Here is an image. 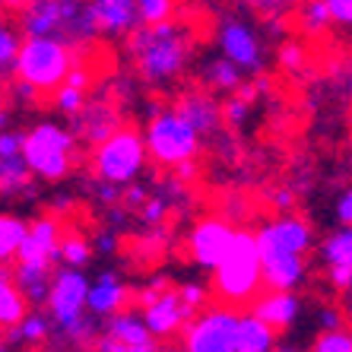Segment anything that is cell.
<instances>
[{"instance_id":"28","label":"cell","mask_w":352,"mask_h":352,"mask_svg":"<svg viewBox=\"0 0 352 352\" xmlns=\"http://www.w3.org/2000/svg\"><path fill=\"white\" fill-rule=\"evenodd\" d=\"M318 257L324 261V267H349L352 270V226H340L336 232H330L318 245Z\"/></svg>"},{"instance_id":"2","label":"cell","mask_w":352,"mask_h":352,"mask_svg":"<svg viewBox=\"0 0 352 352\" xmlns=\"http://www.w3.org/2000/svg\"><path fill=\"white\" fill-rule=\"evenodd\" d=\"M76 67V48L54 35H25L16 51L13 80L32 86L38 96H51Z\"/></svg>"},{"instance_id":"1","label":"cell","mask_w":352,"mask_h":352,"mask_svg":"<svg viewBox=\"0 0 352 352\" xmlns=\"http://www.w3.org/2000/svg\"><path fill=\"white\" fill-rule=\"evenodd\" d=\"M133 70L149 86H172L188 74L197 54V29L184 19H165L156 25H137L127 35Z\"/></svg>"},{"instance_id":"44","label":"cell","mask_w":352,"mask_h":352,"mask_svg":"<svg viewBox=\"0 0 352 352\" xmlns=\"http://www.w3.org/2000/svg\"><path fill=\"white\" fill-rule=\"evenodd\" d=\"M327 283L333 289H340V292H346L352 283V270L349 267H327Z\"/></svg>"},{"instance_id":"17","label":"cell","mask_w":352,"mask_h":352,"mask_svg":"<svg viewBox=\"0 0 352 352\" xmlns=\"http://www.w3.org/2000/svg\"><path fill=\"white\" fill-rule=\"evenodd\" d=\"M121 115H118V108L108 102V98H86L82 102V108L76 111L74 118H70V131L76 133V140H86V143H92L96 146L98 140H105L108 133L115 131V127H121Z\"/></svg>"},{"instance_id":"22","label":"cell","mask_w":352,"mask_h":352,"mask_svg":"<svg viewBox=\"0 0 352 352\" xmlns=\"http://www.w3.org/2000/svg\"><path fill=\"white\" fill-rule=\"evenodd\" d=\"M105 320V327H102V333H108L111 340H118V343L124 346H153L156 340H153V333L146 330V324H143V314L137 311H115V314H108Z\"/></svg>"},{"instance_id":"53","label":"cell","mask_w":352,"mask_h":352,"mask_svg":"<svg viewBox=\"0 0 352 352\" xmlns=\"http://www.w3.org/2000/svg\"><path fill=\"white\" fill-rule=\"evenodd\" d=\"M343 318L349 320V327H352V295H349V302H346V311H343Z\"/></svg>"},{"instance_id":"32","label":"cell","mask_w":352,"mask_h":352,"mask_svg":"<svg viewBox=\"0 0 352 352\" xmlns=\"http://www.w3.org/2000/svg\"><path fill=\"white\" fill-rule=\"evenodd\" d=\"M251 96H254V92L245 89V86L238 92H229V98L222 102V124L241 127V124L248 121V115H251Z\"/></svg>"},{"instance_id":"30","label":"cell","mask_w":352,"mask_h":352,"mask_svg":"<svg viewBox=\"0 0 352 352\" xmlns=\"http://www.w3.org/2000/svg\"><path fill=\"white\" fill-rule=\"evenodd\" d=\"M7 343H29V346H41L51 336V318L41 311H25L23 320H19L13 330H3Z\"/></svg>"},{"instance_id":"46","label":"cell","mask_w":352,"mask_h":352,"mask_svg":"<svg viewBox=\"0 0 352 352\" xmlns=\"http://www.w3.org/2000/svg\"><path fill=\"white\" fill-rule=\"evenodd\" d=\"M96 194H98V200H105V204H118V200H121V188H118V184H108V181H96Z\"/></svg>"},{"instance_id":"39","label":"cell","mask_w":352,"mask_h":352,"mask_svg":"<svg viewBox=\"0 0 352 352\" xmlns=\"http://www.w3.org/2000/svg\"><path fill=\"white\" fill-rule=\"evenodd\" d=\"M137 213H140L143 226H159V222L165 219V213H168V204H165V197H146V200L137 206Z\"/></svg>"},{"instance_id":"45","label":"cell","mask_w":352,"mask_h":352,"mask_svg":"<svg viewBox=\"0 0 352 352\" xmlns=\"http://www.w3.org/2000/svg\"><path fill=\"white\" fill-rule=\"evenodd\" d=\"M318 324L320 330H336V327H343V311H336V308H320L318 311Z\"/></svg>"},{"instance_id":"56","label":"cell","mask_w":352,"mask_h":352,"mask_svg":"<svg viewBox=\"0 0 352 352\" xmlns=\"http://www.w3.org/2000/svg\"><path fill=\"white\" fill-rule=\"evenodd\" d=\"M346 292H349V295H352V283H349V289H346Z\"/></svg>"},{"instance_id":"23","label":"cell","mask_w":352,"mask_h":352,"mask_svg":"<svg viewBox=\"0 0 352 352\" xmlns=\"http://www.w3.org/2000/svg\"><path fill=\"white\" fill-rule=\"evenodd\" d=\"M276 346V330L267 327L257 314H238L235 352H270Z\"/></svg>"},{"instance_id":"19","label":"cell","mask_w":352,"mask_h":352,"mask_svg":"<svg viewBox=\"0 0 352 352\" xmlns=\"http://www.w3.org/2000/svg\"><path fill=\"white\" fill-rule=\"evenodd\" d=\"M251 314L267 324L273 330H289L302 314V298L295 292H279V289H267V292H257L251 298Z\"/></svg>"},{"instance_id":"54","label":"cell","mask_w":352,"mask_h":352,"mask_svg":"<svg viewBox=\"0 0 352 352\" xmlns=\"http://www.w3.org/2000/svg\"><path fill=\"white\" fill-rule=\"evenodd\" d=\"M270 352H298V349H295V346H273Z\"/></svg>"},{"instance_id":"50","label":"cell","mask_w":352,"mask_h":352,"mask_svg":"<svg viewBox=\"0 0 352 352\" xmlns=\"http://www.w3.org/2000/svg\"><path fill=\"white\" fill-rule=\"evenodd\" d=\"M25 3H29V0H0V10H13V13H19Z\"/></svg>"},{"instance_id":"10","label":"cell","mask_w":352,"mask_h":352,"mask_svg":"<svg viewBox=\"0 0 352 352\" xmlns=\"http://www.w3.org/2000/svg\"><path fill=\"white\" fill-rule=\"evenodd\" d=\"M140 308H143L140 314H143V324H146V330L153 333V340H168V336H175L188 324L190 314H194L188 305H184V298L178 295V289L165 286V279H156L149 289L140 292Z\"/></svg>"},{"instance_id":"20","label":"cell","mask_w":352,"mask_h":352,"mask_svg":"<svg viewBox=\"0 0 352 352\" xmlns=\"http://www.w3.org/2000/svg\"><path fill=\"white\" fill-rule=\"evenodd\" d=\"M308 276V263L302 254H276V257H261V283L267 289H279V292H295Z\"/></svg>"},{"instance_id":"12","label":"cell","mask_w":352,"mask_h":352,"mask_svg":"<svg viewBox=\"0 0 352 352\" xmlns=\"http://www.w3.org/2000/svg\"><path fill=\"white\" fill-rule=\"evenodd\" d=\"M86 289H89V276L86 270H74V267H60L51 273V286H48V318L54 320V327L64 330L70 324L86 314Z\"/></svg>"},{"instance_id":"11","label":"cell","mask_w":352,"mask_h":352,"mask_svg":"<svg viewBox=\"0 0 352 352\" xmlns=\"http://www.w3.org/2000/svg\"><path fill=\"white\" fill-rule=\"evenodd\" d=\"M257 251L261 257H276V254H308L314 248V229L311 222L295 213H279L273 219H263L254 232Z\"/></svg>"},{"instance_id":"8","label":"cell","mask_w":352,"mask_h":352,"mask_svg":"<svg viewBox=\"0 0 352 352\" xmlns=\"http://www.w3.org/2000/svg\"><path fill=\"white\" fill-rule=\"evenodd\" d=\"M235 327L238 311L232 305H216L190 314L181 327L184 352H235Z\"/></svg>"},{"instance_id":"24","label":"cell","mask_w":352,"mask_h":352,"mask_svg":"<svg viewBox=\"0 0 352 352\" xmlns=\"http://www.w3.org/2000/svg\"><path fill=\"white\" fill-rule=\"evenodd\" d=\"M200 80H204V89L226 92V96H229V92H238L245 86V74H241L229 58H222V54L213 60H206L204 70H200Z\"/></svg>"},{"instance_id":"31","label":"cell","mask_w":352,"mask_h":352,"mask_svg":"<svg viewBox=\"0 0 352 352\" xmlns=\"http://www.w3.org/2000/svg\"><path fill=\"white\" fill-rule=\"evenodd\" d=\"M23 45V35H19V25H13L3 10H0V80L13 76V64H16V51Z\"/></svg>"},{"instance_id":"7","label":"cell","mask_w":352,"mask_h":352,"mask_svg":"<svg viewBox=\"0 0 352 352\" xmlns=\"http://www.w3.org/2000/svg\"><path fill=\"white\" fill-rule=\"evenodd\" d=\"M19 32L23 35H54L70 41L74 48L96 38L82 0H29L19 10Z\"/></svg>"},{"instance_id":"47","label":"cell","mask_w":352,"mask_h":352,"mask_svg":"<svg viewBox=\"0 0 352 352\" xmlns=\"http://www.w3.org/2000/svg\"><path fill=\"white\" fill-rule=\"evenodd\" d=\"M336 89L343 92L346 98H352V64H346V67H340V70H336Z\"/></svg>"},{"instance_id":"48","label":"cell","mask_w":352,"mask_h":352,"mask_svg":"<svg viewBox=\"0 0 352 352\" xmlns=\"http://www.w3.org/2000/svg\"><path fill=\"white\" fill-rule=\"evenodd\" d=\"M92 248H98V251H105V254H111V251H118V232H111V229H105L102 235L96 238V245Z\"/></svg>"},{"instance_id":"35","label":"cell","mask_w":352,"mask_h":352,"mask_svg":"<svg viewBox=\"0 0 352 352\" xmlns=\"http://www.w3.org/2000/svg\"><path fill=\"white\" fill-rule=\"evenodd\" d=\"M311 352H352V327L320 330V336L311 343Z\"/></svg>"},{"instance_id":"14","label":"cell","mask_w":352,"mask_h":352,"mask_svg":"<svg viewBox=\"0 0 352 352\" xmlns=\"http://www.w3.org/2000/svg\"><path fill=\"white\" fill-rule=\"evenodd\" d=\"M96 38H127L140 25L137 0H82Z\"/></svg>"},{"instance_id":"5","label":"cell","mask_w":352,"mask_h":352,"mask_svg":"<svg viewBox=\"0 0 352 352\" xmlns=\"http://www.w3.org/2000/svg\"><path fill=\"white\" fill-rule=\"evenodd\" d=\"M140 133H143V143H146V156L162 168H172V172L194 162L200 156V146H204V137L175 108H156L149 115L146 131Z\"/></svg>"},{"instance_id":"4","label":"cell","mask_w":352,"mask_h":352,"mask_svg":"<svg viewBox=\"0 0 352 352\" xmlns=\"http://www.w3.org/2000/svg\"><path fill=\"white\" fill-rule=\"evenodd\" d=\"M76 133L60 121H38L23 131V159L32 178L64 181L76 168Z\"/></svg>"},{"instance_id":"13","label":"cell","mask_w":352,"mask_h":352,"mask_svg":"<svg viewBox=\"0 0 352 352\" xmlns=\"http://www.w3.org/2000/svg\"><path fill=\"white\" fill-rule=\"evenodd\" d=\"M238 226H232L226 216H204L197 219L188 232V254L200 270H213L222 261V254L229 251L232 235Z\"/></svg>"},{"instance_id":"38","label":"cell","mask_w":352,"mask_h":352,"mask_svg":"<svg viewBox=\"0 0 352 352\" xmlns=\"http://www.w3.org/2000/svg\"><path fill=\"white\" fill-rule=\"evenodd\" d=\"M279 64H283V70H289V74H305L308 54H305V48L298 41H289V45H283V51H279Z\"/></svg>"},{"instance_id":"37","label":"cell","mask_w":352,"mask_h":352,"mask_svg":"<svg viewBox=\"0 0 352 352\" xmlns=\"http://www.w3.org/2000/svg\"><path fill=\"white\" fill-rule=\"evenodd\" d=\"M238 3L251 10V13H257V16L270 19V16H286L295 0H238Z\"/></svg>"},{"instance_id":"57","label":"cell","mask_w":352,"mask_h":352,"mask_svg":"<svg viewBox=\"0 0 352 352\" xmlns=\"http://www.w3.org/2000/svg\"><path fill=\"white\" fill-rule=\"evenodd\" d=\"M0 105H3V102H0Z\"/></svg>"},{"instance_id":"49","label":"cell","mask_w":352,"mask_h":352,"mask_svg":"<svg viewBox=\"0 0 352 352\" xmlns=\"http://www.w3.org/2000/svg\"><path fill=\"white\" fill-rule=\"evenodd\" d=\"M273 206H276L279 213H292L295 194H292V190H276V194H273Z\"/></svg>"},{"instance_id":"34","label":"cell","mask_w":352,"mask_h":352,"mask_svg":"<svg viewBox=\"0 0 352 352\" xmlns=\"http://www.w3.org/2000/svg\"><path fill=\"white\" fill-rule=\"evenodd\" d=\"M298 19H302V29L308 35H320L330 29V16L324 0H305L302 10H298Z\"/></svg>"},{"instance_id":"52","label":"cell","mask_w":352,"mask_h":352,"mask_svg":"<svg viewBox=\"0 0 352 352\" xmlns=\"http://www.w3.org/2000/svg\"><path fill=\"white\" fill-rule=\"evenodd\" d=\"M149 352H184V349H175V346H153Z\"/></svg>"},{"instance_id":"27","label":"cell","mask_w":352,"mask_h":352,"mask_svg":"<svg viewBox=\"0 0 352 352\" xmlns=\"http://www.w3.org/2000/svg\"><path fill=\"white\" fill-rule=\"evenodd\" d=\"M96 257V248L82 232H60L58 241V263L60 267H74V270H86L89 261Z\"/></svg>"},{"instance_id":"55","label":"cell","mask_w":352,"mask_h":352,"mask_svg":"<svg viewBox=\"0 0 352 352\" xmlns=\"http://www.w3.org/2000/svg\"><path fill=\"white\" fill-rule=\"evenodd\" d=\"M0 352H13V349H10V343H0Z\"/></svg>"},{"instance_id":"33","label":"cell","mask_w":352,"mask_h":352,"mask_svg":"<svg viewBox=\"0 0 352 352\" xmlns=\"http://www.w3.org/2000/svg\"><path fill=\"white\" fill-rule=\"evenodd\" d=\"M178 13V0H137V19L140 25L165 23Z\"/></svg>"},{"instance_id":"9","label":"cell","mask_w":352,"mask_h":352,"mask_svg":"<svg viewBox=\"0 0 352 352\" xmlns=\"http://www.w3.org/2000/svg\"><path fill=\"white\" fill-rule=\"evenodd\" d=\"M216 45H219L222 58H229L241 74H261L263 64H267V48H263L261 32H257V25L245 16L219 19Z\"/></svg>"},{"instance_id":"41","label":"cell","mask_w":352,"mask_h":352,"mask_svg":"<svg viewBox=\"0 0 352 352\" xmlns=\"http://www.w3.org/2000/svg\"><path fill=\"white\" fill-rule=\"evenodd\" d=\"M178 295L184 298V305H188L190 311H197V308H204V305L210 302V289H206L204 283H181Z\"/></svg>"},{"instance_id":"21","label":"cell","mask_w":352,"mask_h":352,"mask_svg":"<svg viewBox=\"0 0 352 352\" xmlns=\"http://www.w3.org/2000/svg\"><path fill=\"white\" fill-rule=\"evenodd\" d=\"M13 283H16V289L23 292V298L29 302V308H41L45 305V298H48V286H51V273H54V267L51 263H23L16 261V267H13Z\"/></svg>"},{"instance_id":"25","label":"cell","mask_w":352,"mask_h":352,"mask_svg":"<svg viewBox=\"0 0 352 352\" xmlns=\"http://www.w3.org/2000/svg\"><path fill=\"white\" fill-rule=\"evenodd\" d=\"M25 311H29V302L13 283L10 267H0V330H13Z\"/></svg>"},{"instance_id":"29","label":"cell","mask_w":352,"mask_h":352,"mask_svg":"<svg viewBox=\"0 0 352 352\" xmlns=\"http://www.w3.org/2000/svg\"><path fill=\"white\" fill-rule=\"evenodd\" d=\"M29 222L16 213H0V267H10L19 254Z\"/></svg>"},{"instance_id":"43","label":"cell","mask_w":352,"mask_h":352,"mask_svg":"<svg viewBox=\"0 0 352 352\" xmlns=\"http://www.w3.org/2000/svg\"><path fill=\"white\" fill-rule=\"evenodd\" d=\"M10 96H13V102H16V105H32V102H38V98H41L32 86H25V82H19V80H13Z\"/></svg>"},{"instance_id":"18","label":"cell","mask_w":352,"mask_h":352,"mask_svg":"<svg viewBox=\"0 0 352 352\" xmlns=\"http://www.w3.org/2000/svg\"><path fill=\"white\" fill-rule=\"evenodd\" d=\"M131 298V289L118 276L115 270H102L96 279H89V289H86V311L92 318H108V314L121 311Z\"/></svg>"},{"instance_id":"36","label":"cell","mask_w":352,"mask_h":352,"mask_svg":"<svg viewBox=\"0 0 352 352\" xmlns=\"http://www.w3.org/2000/svg\"><path fill=\"white\" fill-rule=\"evenodd\" d=\"M54 96V108H58L60 115L74 118L76 111L82 108V102H86V89H80V86H70V82H60L58 89L51 92Z\"/></svg>"},{"instance_id":"6","label":"cell","mask_w":352,"mask_h":352,"mask_svg":"<svg viewBox=\"0 0 352 352\" xmlns=\"http://www.w3.org/2000/svg\"><path fill=\"white\" fill-rule=\"evenodd\" d=\"M92 175L96 181H108L118 188H127L143 175L149 156H146V143L143 133L131 124H121L108 133L105 140H98L92 146Z\"/></svg>"},{"instance_id":"15","label":"cell","mask_w":352,"mask_h":352,"mask_svg":"<svg viewBox=\"0 0 352 352\" xmlns=\"http://www.w3.org/2000/svg\"><path fill=\"white\" fill-rule=\"evenodd\" d=\"M60 216L58 213H45L38 219L29 222V229H25V238L23 245H19V254L16 261L23 263H58V241H60Z\"/></svg>"},{"instance_id":"16","label":"cell","mask_w":352,"mask_h":352,"mask_svg":"<svg viewBox=\"0 0 352 352\" xmlns=\"http://www.w3.org/2000/svg\"><path fill=\"white\" fill-rule=\"evenodd\" d=\"M175 111L194 127L200 137H216L222 131V105L210 89H188L175 98Z\"/></svg>"},{"instance_id":"26","label":"cell","mask_w":352,"mask_h":352,"mask_svg":"<svg viewBox=\"0 0 352 352\" xmlns=\"http://www.w3.org/2000/svg\"><path fill=\"white\" fill-rule=\"evenodd\" d=\"M32 188V172L25 165L23 153L0 156V197H16Z\"/></svg>"},{"instance_id":"40","label":"cell","mask_w":352,"mask_h":352,"mask_svg":"<svg viewBox=\"0 0 352 352\" xmlns=\"http://www.w3.org/2000/svg\"><path fill=\"white\" fill-rule=\"evenodd\" d=\"M324 7H327L330 25H340V29L352 32V0H324Z\"/></svg>"},{"instance_id":"3","label":"cell","mask_w":352,"mask_h":352,"mask_svg":"<svg viewBox=\"0 0 352 352\" xmlns=\"http://www.w3.org/2000/svg\"><path fill=\"white\" fill-rule=\"evenodd\" d=\"M263 289L261 283V251L251 229L238 226L229 251L213 267V292L222 305H248Z\"/></svg>"},{"instance_id":"42","label":"cell","mask_w":352,"mask_h":352,"mask_svg":"<svg viewBox=\"0 0 352 352\" xmlns=\"http://www.w3.org/2000/svg\"><path fill=\"white\" fill-rule=\"evenodd\" d=\"M336 222H340V226H352V188L349 190H343V194L336 197Z\"/></svg>"},{"instance_id":"51","label":"cell","mask_w":352,"mask_h":352,"mask_svg":"<svg viewBox=\"0 0 352 352\" xmlns=\"http://www.w3.org/2000/svg\"><path fill=\"white\" fill-rule=\"evenodd\" d=\"M3 127H10V111L0 105V131H3Z\"/></svg>"}]
</instances>
